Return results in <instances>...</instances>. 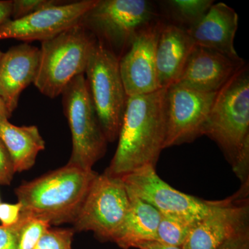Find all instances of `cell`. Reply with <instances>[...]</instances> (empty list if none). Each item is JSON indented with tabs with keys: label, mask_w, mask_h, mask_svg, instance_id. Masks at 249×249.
<instances>
[{
	"label": "cell",
	"mask_w": 249,
	"mask_h": 249,
	"mask_svg": "<svg viewBox=\"0 0 249 249\" xmlns=\"http://www.w3.org/2000/svg\"><path fill=\"white\" fill-rule=\"evenodd\" d=\"M166 91L128 96L115 155L105 173L122 178L146 165L155 168L166 137Z\"/></svg>",
	"instance_id": "1"
},
{
	"label": "cell",
	"mask_w": 249,
	"mask_h": 249,
	"mask_svg": "<svg viewBox=\"0 0 249 249\" xmlns=\"http://www.w3.org/2000/svg\"><path fill=\"white\" fill-rule=\"evenodd\" d=\"M242 183L249 181V73L245 64L217 91L203 127Z\"/></svg>",
	"instance_id": "2"
},
{
	"label": "cell",
	"mask_w": 249,
	"mask_h": 249,
	"mask_svg": "<svg viewBox=\"0 0 249 249\" xmlns=\"http://www.w3.org/2000/svg\"><path fill=\"white\" fill-rule=\"evenodd\" d=\"M98 175L67 163L22 183L15 191L21 214L45 219L51 225L73 224Z\"/></svg>",
	"instance_id": "3"
},
{
	"label": "cell",
	"mask_w": 249,
	"mask_h": 249,
	"mask_svg": "<svg viewBox=\"0 0 249 249\" xmlns=\"http://www.w3.org/2000/svg\"><path fill=\"white\" fill-rule=\"evenodd\" d=\"M97 39L81 24L42 42L34 84L49 98L62 94L75 77L85 74Z\"/></svg>",
	"instance_id": "4"
},
{
	"label": "cell",
	"mask_w": 249,
	"mask_h": 249,
	"mask_svg": "<svg viewBox=\"0 0 249 249\" xmlns=\"http://www.w3.org/2000/svg\"><path fill=\"white\" fill-rule=\"evenodd\" d=\"M161 18L157 3L148 0H97L79 24L120 60L136 36Z\"/></svg>",
	"instance_id": "5"
},
{
	"label": "cell",
	"mask_w": 249,
	"mask_h": 249,
	"mask_svg": "<svg viewBox=\"0 0 249 249\" xmlns=\"http://www.w3.org/2000/svg\"><path fill=\"white\" fill-rule=\"evenodd\" d=\"M85 75L103 133L108 142H116L128 98L121 77L119 59L97 40Z\"/></svg>",
	"instance_id": "6"
},
{
	"label": "cell",
	"mask_w": 249,
	"mask_h": 249,
	"mask_svg": "<svg viewBox=\"0 0 249 249\" xmlns=\"http://www.w3.org/2000/svg\"><path fill=\"white\" fill-rule=\"evenodd\" d=\"M61 95L72 138L71 155L67 163L92 170L107 151L108 142L90 97L85 74L75 77Z\"/></svg>",
	"instance_id": "7"
},
{
	"label": "cell",
	"mask_w": 249,
	"mask_h": 249,
	"mask_svg": "<svg viewBox=\"0 0 249 249\" xmlns=\"http://www.w3.org/2000/svg\"><path fill=\"white\" fill-rule=\"evenodd\" d=\"M129 199L121 178L105 173L94 178L76 219L75 231H91L114 242L128 211Z\"/></svg>",
	"instance_id": "8"
},
{
	"label": "cell",
	"mask_w": 249,
	"mask_h": 249,
	"mask_svg": "<svg viewBox=\"0 0 249 249\" xmlns=\"http://www.w3.org/2000/svg\"><path fill=\"white\" fill-rule=\"evenodd\" d=\"M127 194L151 205L163 214L200 222L214 209L217 201H206L175 189L146 165L121 178Z\"/></svg>",
	"instance_id": "9"
},
{
	"label": "cell",
	"mask_w": 249,
	"mask_h": 249,
	"mask_svg": "<svg viewBox=\"0 0 249 249\" xmlns=\"http://www.w3.org/2000/svg\"><path fill=\"white\" fill-rule=\"evenodd\" d=\"M217 93L176 84L167 88L164 149L193 142L202 136L203 127Z\"/></svg>",
	"instance_id": "10"
},
{
	"label": "cell",
	"mask_w": 249,
	"mask_h": 249,
	"mask_svg": "<svg viewBox=\"0 0 249 249\" xmlns=\"http://www.w3.org/2000/svg\"><path fill=\"white\" fill-rule=\"evenodd\" d=\"M249 181L233 196L217 201L214 209L193 229L182 249H218L249 229Z\"/></svg>",
	"instance_id": "11"
},
{
	"label": "cell",
	"mask_w": 249,
	"mask_h": 249,
	"mask_svg": "<svg viewBox=\"0 0 249 249\" xmlns=\"http://www.w3.org/2000/svg\"><path fill=\"white\" fill-rule=\"evenodd\" d=\"M97 0H82L45 8L17 19H9L0 27V40L16 39L28 43L53 38L79 24Z\"/></svg>",
	"instance_id": "12"
},
{
	"label": "cell",
	"mask_w": 249,
	"mask_h": 249,
	"mask_svg": "<svg viewBox=\"0 0 249 249\" xmlns=\"http://www.w3.org/2000/svg\"><path fill=\"white\" fill-rule=\"evenodd\" d=\"M164 22L161 18L144 28L119 60L127 96L146 94L160 89L157 80L156 50Z\"/></svg>",
	"instance_id": "13"
},
{
	"label": "cell",
	"mask_w": 249,
	"mask_h": 249,
	"mask_svg": "<svg viewBox=\"0 0 249 249\" xmlns=\"http://www.w3.org/2000/svg\"><path fill=\"white\" fill-rule=\"evenodd\" d=\"M246 64L216 51L196 46L176 85L204 92H217Z\"/></svg>",
	"instance_id": "14"
},
{
	"label": "cell",
	"mask_w": 249,
	"mask_h": 249,
	"mask_svg": "<svg viewBox=\"0 0 249 249\" xmlns=\"http://www.w3.org/2000/svg\"><path fill=\"white\" fill-rule=\"evenodd\" d=\"M40 49L27 42L11 47L0 61V98L10 112L18 107L21 93L34 83L38 71Z\"/></svg>",
	"instance_id": "15"
},
{
	"label": "cell",
	"mask_w": 249,
	"mask_h": 249,
	"mask_svg": "<svg viewBox=\"0 0 249 249\" xmlns=\"http://www.w3.org/2000/svg\"><path fill=\"white\" fill-rule=\"evenodd\" d=\"M237 27L238 16L235 10L219 2L214 3L204 17L186 31L195 45L240 59L234 46Z\"/></svg>",
	"instance_id": "16"
},
{
	"label": "cell",
	"mask_w": 249,
	"mask_h": 249,
	"mask_svg": "<svg viewBox=\"0 0 249 249\" xmlns=\"http://www.w3.org/2000/svg\"><path fill=\"white\" fill-rule=\"evenodd\" d=\"M195 47L186 30L164 22L156 50L157 80L160 89L169 88L177 83Z\"/></svg>",
	"instance_id": "17"
},
{
	"label": "cell",
	"mask_w": 249,
	"mask_h": 249,
	"mask_svg": "<svg viewBox=\"0 0 249 249\" xmlns=\"http://www.w3.org/2000/svg\"><path fill=\"white\" fill-rule=\"evenodd\" d=\"M129 206L114 242L123 249L136 248L142 242L157 240L162 214L145 201L128 194Z\"/></svg>",
	"instance_id": "18"
},
{
	"label": "cell",
	"mask_w": 249,
	"mask_h": 249,
	"mask_svg": "<svg viewBox=\"0 0 249 249\" xmlns=\"http://www.w3.org/2000/svg\"><path fill=\"white\" fill-rule=\"evenodd\" d=\"M0 137L7 149L15 173L30 170L45 142L36 125L16 126L9 120H0Z\"/></svg>",
	"instance_id": "19"
},
{
	"label": "cell",
	"mask_w": 249,
	"mask_h": 249,
	"mask_svg": "<svg viewBox=\"0 0 249 249\" xmlns=\"http://www.w3.org/2000/svg\"><path fill=\"white\" fill-rule=\"evenodd\" d=\"M214 2L213 0H166L157 4L165 22L187 31L204 17Z\"/></svg>",
	"instance_id": "20"
},
{
	"label": "cell",
	"mask_w": 249,
	"mask_h": 249,
	"mask_svg": "<svg viewBox=\"0 0 249 249\" xmlns=\"http://www.w3.org/2000/svg\"><path fill=\"white\" fill-rule=\"evenodd\" d=\"M199 222L178 216L162 214L156 241L167 245L182 247L188 235Z\"/></svg>",
	"instance_id": "21"
},
{
	"label": "cell",
	"mask_w": 249,
	"mask_h": 249,
	"mask_svg": "<svg viewBox=\"0 0 249 249\" xmlns=\"http://www.w3.org/2000/svg\"><path fill=\"white\" fill-rule=\"evenodd\" d=\"M50 227V223L45 219L27 217L19 233L18 249L35 248L40 237Z\"/></svg>",
	"instance_id": "22"
},
{
	"label": "cell",
	"mask_w": 249,
	"mask_h": 249,
	"mask_svg": "<svg viewBox=\"0 0 249 249\" xmlns=\"http://www.w3.org/2000/svg\"><path fill=\"white\" fill-rule=\"evenodd\" d=\"M73 229H49L34 249H72Z\"/></svg>",
	"instance_id": "23"
},
{
	"label": "cell",
	"mask_w": 249,
	"mask_h": 249,
	"mask_svg": "<svg viewBox=\"0 0 249 249\" xmlns=\"http://www.w3.org/2000/svg\"><path fill=\"white\" fill-rule=\"evenodd\" d=\"M62 2L58 0H14L11 17L12 19H19L45 8L63 4Z\"/></svg>",
	"instance_id": "24"
},
{
	"label": "cell",
	"mask_w": 249,
	"mask_h": 249,
	"mask_svg": "<svg viewBox=\"0 0 249 249\" xmlns=\"http://www.w3.org/2000/svg\"><path fill=\"white\" fill-rule=\"evenodd\" d=\"M27 216L20 214L19 221L10 227L0 226V249H18L19 233Z\"/></svg>",
	"instance_id": "25"
},
{
	"label": "cell",
	"mask_w": 249,
	"mask_h": 249,
	"mask_svg": "<svg viewBox=\"0 0 249 249\" xmlns=\"http://www.w3.org/2000/svg\"><path fill=\"white\" fill-rule=\"evenodd\" d=\"M14 165L7 149L0 137V184L9 186L15 175Z\"/></svg>",
	"instance_id": "26"
},
{
	"label": "cell",
	"mask_w": 249,
	"mask_h": 249,
	"mask_svg": "<svg viewBox=\"0 0 249 249\" xmlns=\"http://www.w3.org/2000/svg\"><path fill=\"white\" fill-rule=\"evenodd\" d=\"M22 206L17 204H0V222L3 227H10L14 225L20 218Z\"/></svg>",
	"instance_id": "27"
},
{
	"label": "cell",
	"mask_w": 249,
	"mask_h": 249,
	"mask_svg": "<svg viewBox=\"0 0 249 249\" xmlns=\"http://www.w3.org/2000/svg\"><path fill=\"white\" fill-rule=\"evenodd\" d=\"M218 249H249V229L229 239Z\"/></svg>",
	"instance_id": "28"
},
{
	"label": "cell",
	"mask_w": 249,
	"mask_h": 249,
	"mask_svg": "<svg viewBox=\"0 0 249 249\" xmlns=\"http://www.w3.org/2000/svg\"><path fill=\"white\" fill-rule=\"evenodd\" d=\"M12 11V1L0 0V27L10 19Z\"/></svg>",
	"instance_id": "29"
},
{
	"label": "cell",
	"mask_w": 249,
	"mask_h": 249,
	"mask_svg": "<svg viewBox=\"0 0 249 249\" xmlns=\"http://www.w3.org/2000/svg\"><path fill=\"white\" fill-rule=\"evenodd\" d=\"M139 249H182L181 247H174L160 243L157 241H151V242H142L136 247Z\"/></svg>",
	"instance_id": "30"
},
{
	"label": "cell",
	"mask_w": 249,
	"mask_h": 249,
	"mask_svg": "<svg viewBox=\"0 0 249 249\" xmlns=\"http://www.w3.org/2000/svg\"><path fill=\"white\" fill-rule=\"evenodd\" d=\"M12 114L10 112L4 101L0 98V120H3V119L9 120Z\"/></svg>",
	"instance_id": "31"
},
{
	"label": "cell",
	"mask_w": 249,
	"mask_h": 249,
	"mask_svg": "<svg viewBox=\"0 0 249 249\" xmlns=\"http://www.w3.org/2000/svg\"><path fill=\"white\" fill-rule=\"evenodd\" d=\"M3 52H1V50H0V61H1V57H2V55H3Z\"/></svg>",
	"instance_id": "32"
},
{
	"label": "cell",
	"mask_w": 249,
	"mask_h": 249,
	"mask_svg": "<svg viewBox=\"0 0 249 249\" xmlns=\"http://www.w3.org/2000/svg\"><path fill=\"white\" fill-rule=\"evenodd\" d=\"M0 204H1V201H0Z\"/></svg>",
	"instance_id": "33"
}]
</instances>
